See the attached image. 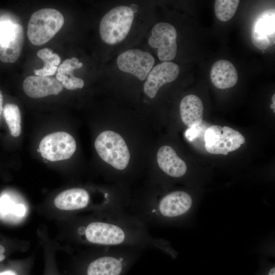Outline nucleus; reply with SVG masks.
<instances>
[{"label": "nucleus", "mask_w": 275, "mask_h": 275, "mask_svg": "<svg viewBox=\"0 0 275 275\" xmlns=\"http://www.w3.org/2000/svg\"><path fill=\"white\" fill-rule=\"evenodd\" d=\"M5 252V248L0 245V262L4 260L5 259V256L4 253Z\"/></svg>", "instance_id": "23"}, {"label": "nucleus", "mask_w": 275, "mask_h": 275, "mask_svg": "<svg viewBox=\"0 0 275 275\" xmlns=\"http://www.w3.org/2000/svg\"><path fill=\"white\" fill-rule=\"evenodd\" d=\"M24 41L23 28L20 24L14 23L12 36L0 45V60L4 63H14L18 59L22 49Z\"/></svg>", "instance_id": "16"}, {"label": "nucleus", "mask_w": 275, "mask_h": 275, "mask_svg": "<svg viewBox=\"0 0 275 275\" xmlns=\"http://www.w3.org/2000/svg\"><path fill=\"white\" fill-rule=\"evenodd\" d=\"M240 1L239 0H217L214 10L216 17L222 21H227L235 14Z\"/></svg>", "instance_id": "20"}, {"label": "nucleus", "mask_w": 275, "mask_h": 275, "mask_svg": "<svg viewBox=\"0 0 275 275\" xmlns=\"http://www.w3.org/2000/svg\"><path fill=\"white\" fill-rule=\"evenodd\" d=\"M157 161L160 169L170 177L179 178L186 172V163L169 146L164 145L158 149Z\"/></svg>", "instance_id": "12"}, {"label": "nucleus", "mask_w": 275, "mask_h": 275, "mask_svg": "<svg viewBox=\"0 0 275 275\" xmlns=\"http://www.w3.org/2000/svg\"><path fill=\"white\" fill-rule=\"evenodd\" d=\"M251 40L255 46L264 50L275 43V10L269 9L259 14L251 30Z\"/></svg>", "instance_id": "9"}, {"label": "nucleus", "mask_w": 275, "mask_h": 275, "mask_svg": "<svg viewBox=\"0 0 275 275\" xmlns=\"http://www.w3.org/2000/svg\"><path fill=\"white\" fill-rule=\"evenodd\" d=\"M272 103L273 104H275V95L273 94L272 97Z\"/></svg>", "instance_id": "27"}, {"label": "nucleus", "mask_w": 275, "mask_h": 275, "mask_svg": "<svg viewBox=\"0 0 275 275\" xmlns=\"http://www.w3.org/2000/svg\"><path fill=\"white\" fill-rule=\"evenodd\" d=\"M83 64L77 58L66 59L60 64L57 69L56 78L63 87L69 90L82 88L85 84L82 79L73 75L74 70L80 68Z\"/></svg>", "instance_id": "17"}, {"label": "nucleus", "mask_w": 275, "mask_h": 275, "mask_svg": "<svg viewBox=\"0 0 275 275\" xmlns=\"http://www.w3.org/2000/svg\"><path fill=\"white\" fill-rule=\"evenodd\" d=\"M262 52L264 53V50H262Z\"/></svg>", "instance_id": "28"}, {"label": "nucleus", "mask_w": 275, "mask_h": 275, "mask_svg": "<svg viewBox=\"0 0 275 275\" xmlns=\"http://www.w3.org/2000/svg\"><path fill=\"white\" fill-rule=\"evenodd\" d=\"M3 115L11 135L19 136L21 132V120L18 106L15 104H6L3 108Z\"/></svg>", "instance_id": "19"}, {"label": "nucleus", "mask_w": 275, "mask_h": 275, "mask_svg": "<svg viewBox=\"0 0 275 275\" xmlns=\"http://www.w3.org/2000/svg\"><path fill=\"white\" fill-rule=\"evenodd\" d=\"M90 196L88 191L82 188H73L59 194L54 200L56 207L61 210L75 211L88 206Z\"/></svg>", "instance_id": "13"}, {"label": "nucleus", "mask_w": 275, "mask_h": 275, "mask_svg": "<svg viewBox=\"0 0 275 275\" xmlns=\"http://www.w3.org/2000/svg\"><path fill=\"white\" fill-rule=\"evenodd\" d=\"M14 23L11 22H0V44L7 40L14 31Z\"/></svg>", "instance_id": "22"}, {"label": "nucleus", "mask_w": 275, "mask_h": 275, "mask_svg": "<svg viewBox=\"0 0 275 275\" xmlns=\"http://www.w3.org/2000/svg\"><path fill=\"white\" fill-rule=\"evenodd\" d=\"M37 56L44 63L41 69L34 70L36 75L48 76L53 75L60 65L61 59L57 53L49 48H44L38 51Z\"/></svg>", "instance_id": "18"}, {"label": "nucleus", "mask_w": 275, "mask_h": 275, "mask_svg": "<svg viewBox=\"0 0 275 275\" xmlns=\"http://www.w3.org/2000/svg\"><path fill=\"white\" fill-rule=\"evenodd\" d=\"M134 19L133 10L129 7H116L102 18L99 33L102 41L108 45H115L124 40L128 34Z\"/></svg>", "instance_id": "3"}, {"label": "nucleus", "mask_w": 275, "mask_h": 275, "mask_svg": "<svg viewBox=\"0 0 275 275\" xmlns=\"http://www.w3.org/2000/svg\"><path fill=\"white\" fill-rule=\"evenodd\" d=\"M94 146L100 157L115 169L122 170L128 166L129 151L119 133L111 130L104 131L96 138Z\"/></svg>", "instance_id": "4"}, {"label": "nucleus", "mask_w": 275, "mask_h": 275, "mask_svg": "<svg viewBox=\"0 0 275 275\" xmlns=\"http://www.w3.org/2000/svg\"><path fill=\"white\" fill-rule=\"evenodd\" d=\"M3 96L0 90V120L1 118L2 112H3Z\"/></svg>", "instance_id": "25"}, {"label": "nucleus", "mask_w": 275, "mask_h": 275, "mask_svg": "<svg viewBox=\"0 0 275 275\" xmlns=\"http://www.w3.org/2000/svg\"><path fill=\"white\" fill-rule=\"evenodd\" d=\"M76 144L69 133L59 131L50 133L39 144V152L45 159L57 161L70 158L76 150Z\"/></svg>", "instance_id": "6"}, {"label": "nucleus", "mask_w": 275, "mask_h": 275, "mask_svg": "<svg viewBox=\"0 0 275 275\" xmlns=\"http://www.w3.org/2000/svg\"><path fill=\"white\" fill-rule=\"evenodd\" d=\"M154 64V59L151 53L138 49L127 50L117 59V64L121 71L142 81L146 79Z\"/></svg>", "instance_id": "8"}, {"label": "nucleus", "mask_w": 275, "mask_h": 275, "mask_svg": "<svg viewBox=\"0 0 275 275\" xmlns=\"http://www.w3.org/2000/svg\"><path fill=\"white\" fill-rule=\"evenodd\" d=\"M11 210V213L18 217H22L26 214V208L21 204L12 205V202L7 196L0 198V212L1 214H7Z\"/></svg>", "instance_id": "21"}, {"label": "nucleus", "mask_w": 275, "mask_h": 275, "mask_svg": "<svg viewBox=\"0 0 275 275\" xmlns=\"http://www.w3.org/2000/svg\"><path fill=\"white\" fill-rule=\"evenodd\" d=\"M179 73L178 65L171 62H163L152 68L144 85V92L150 98L155 97L159 88L175 80Z\"/></svg>", "instance_id": "10"}, {"label": "nucleus", "mask_w": 275, "mask_h": 275, "mask_svg": "<svg viewBox=\"0 0 275 275\" xmlns=\"http://www.w3.org/2000/svg\"><path fill=\"white\" fill-rule=\"evenodd\" d=\"M176 38L177 32L174 26L169 23L159 22L153 27L148 44L157 49V56L160 61L169 62L176 55Z\"/></svg>", "instance_id": "7"}, {"label": "nucleus", "mask_w": 275, "mask_h": 275, "mask_svg": "<svg viewBox=\"0 0 275 275\" xmlns=\"http://www.w3.org/2000/svg\"><path fill=\"white\" fill-rule=\"evenodd\" d=\"M210 78L215 87L226 89L236 84L238 74L235 66L231 62L219 60L211 67Z\"/></svg>", "instance_id": "14"}, {"label": "nucleus", "mask_w": 275, "mask_h": 275, "mask_svg": "<svg viewBox=\"0 0 275 275\" xmlns=\"http://www.w3.org/2000/svg\"><path fill=\"white\" fill-rule=\"evenodd\" d=\"M0 275H17V273L11 270H6L2 272H0Z\"/></svg>", "instance_id": "24"}, {"label": "nucleus", "mask_w": 275, "mask_h": 275, "mask_svg": "<svg viewBox=\"0 0 275 275\" xmlns=\"http://www.w3.org/2000/svg\"><path fill=\"white\" fill-rule=\"evenodd\" d=\"M180 114L183 123L188 127L199 126L203 121V105L197 96L188 95L180 103Z\"/></svg>", "instance_id": "15"}, {"label": "nucleus", "mask_w": 275, "mask_h": 275, "mask_svg": "<svg viewBox=\"0 0 275 275\" xmlns=\"http://www.w3.org/2000/svg\"><path fill=\"white\" fill-rule=\"evenodd\" d=\"M64 23V17L58 10L51 8L38 10L29 20L28 37L33 44L42 45L54 37Z\"/></svg>", "instance_id": "2"}, {"label": "nucleus", "mask_w": 275, "mask_h": 275, "mask_svg": "<svg viewBox=\"0 0 275 275\" xmlns=\"http://www.w3.org/2000/svg\"><path fill=\"white\" fill-rule=\"evenodd\" d=\"M22 87L25 94L33 98L58 95L63 88L56 78L38 75L28 76L24 80Z\"/></svg>", "instance_id": "11"}, {"label": "nucleus", "mask_w": 275, "mask_h": 275, "mask_svg": "<svg viewBox=\"0 0 275 275\" xmlns=\"http://www.w3.org/2000/svg\"><path fill=\"white\" fill-rule=\"evenodd\" d=\"M124 207L116 205L100 209L96 218L79 226L78 234L89 243L100 246L163 250L162 241L153 237L148 227Z\"/></svg>", "instance_id": "1"}, {"label": "nucleus", "mask_w": 275, "mask_h": 275, "mask_svg": "<svg viewBox=\"0 0 275 275\" xmlns=\"http://www.w3.org/2000/svg\"><path fill=\"white\" fill-rule=\"evenodd\" d=\"M204 140L208 152L224 155L238 149L245 142L244 137L239 131L228 126L216 125L207 129Z\"/></svg>", "instance_id": "5"}, {"label": "nucleus", "mask_w": 275, "mask_h": 275, "mask_svg": "<svg viewBox=\"0 0 275 275\" xmlns=\"http://www.w3.org/2000/svg\"><path fill=\"white\" fill-rule=\"evenodd\" d=\"M264 275H275V267L274 266L269 268Z\"/></svg>", "instance_id": "26"}]
</instances>
